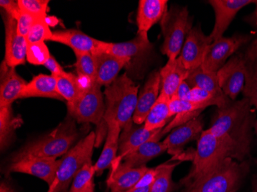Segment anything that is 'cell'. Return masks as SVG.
<instances>
[{"instance_id": "ba28073f", "label": "cell", "mask_w": 257, "mask_h": 192, "mask_svg": "<svg viewBox=\"0 0 257 192\" xmlns=\"http://www.w3.org/2000/svg\"><path fill=\"white\" fill-rule=\"evenodd\" d=\"M96 141V133L91 131L60 159L56 178L58 185L55 192H67L75 176L87 163L92 162Z\"/></svg>"}, {"instance_id": "ab89813d", "label": "cell", "mask_w": 257, "mask_h": 192, "mask_svg": "<svg viewBox=\"0 0 257 192\" xmlns=\"http://www.w3.org/2000/svg\"><path fill=\"white\" fill-rule=\"evenodd\" d=\"M37 18L40 17H34L27 12L21 11V14L17 20V30L19 34L27 38L32 26Z\"/></svg>"}, {"instance_id": "9c48e42d", "label": "cell", "mask_w": 257, "mask_h": 192, "mask_svg": "<svg viewBox=\"0 0 257 192\" xmlns=\"http://www.w3.org/2000/svg\"><path fill=\"white\" fill-rule=\"evenodd\" d=\"M249 40V37L247 36L236 35L227 38L223 37L213 42L208 49L200 67L205 72L217 73L226 64L227 59Z\"/></svg>"}, {"instance_id": "4316f807", "label": "cell", "mask_w": 257, "mask_h": 192, "mask_svg": "<svg viewBox=\"0 0 257 192\" xmlns=\"http://www.w3.org/2000/svg\"><path fill=\"white\" fill-rule=\"evenodd\" d=\"M243 57L245 84L242 95L257 109V39L248 47Z\"/></svg>"}, {"instance_id": "d6986e66", "label": "cell", "mask_w": 257, "mask_h": 192, "mask_svg": "<svg viewBox=\"0 0 257 192\" xmlns=\"http://www.w3.org/2000/svg\"><path fill=\"white\" fill-rule=\"evenodd\" d=\"M27 83L19 76L15 67L8 66L4 59L0 66V107L12 105L20 99Z\"/></svg>"}, {"instance_id": "603a6c76", "label": "cell", "mask_w": 257, "mask_h": 192, "mask_svg": "<svg viewBox=\"0 0 257 192\" xmlns=\"http://www.w3.org/2000/svg\"><path fill=\"white\" fill-rule=\"evenodd\" d=\"M167 11V0H140L137 10V33H148L152 27L161 22Z\"/></svg>"}, {"instance_id": "7c38bea8", "label": "cell", "mask_w": 257, "mask_h": 192, "mask_svg": "<svg viewBox=\"0 0 257 192\" xmlns=\"http://www.w3.org/2000/svg\"><path fill=\"white\" fill-rule=\"evenodd\" d=\"M163 128L154 131H148L144 128V125H137L134 121H131L122 128L119 141V150L117 158L112 164H118L128 154L137 151L144 143L154 139L162 134Z\"/></svg>"}, {"instance_id": "7402d4cb", "label": "cell", "mask_w": 257, "mask_h": 192, "mask_svg": "<svg viewBox=\"0 0 257 192\" xmlns=\"http://www.w3.org/2000/svg\"><path fill=\"white\" fill-rule=\"evenodd\" d=\"M108 177V187L111 192H123L131 190L140 181L149 167L147 166L132 168L124 165L122 162L112 164Z\"/></svg>"}, {"instance_id": "8fae6325", "label": "cell", "mask_w": 257, "mask_h": 192, "mask_svg": "<svg viewBox=\"0 0 257 192\" xmlns=\"http://www.w3.org/2000/svg\"><path fill=\"white\" fill-rule=\"evenodd\" d=\"M219 86L232 101L242 92L245 84V63L242 55L232 56L217 72Z\"/></svg>"}, {"instance_id": "f6af8a7d", "label": "cell", "mask_w": 257, "mask_h": 192, "mask_svg": "<svg viewBox=\"0 0 257 192\" xmlns=\"http://www.w3.org/2000/svg\"><path fill=\"white\" fill-rule=\"evenodd\" d=\"M45 20H46V23L48 24L50 27H56L58 23H59V21H60L56 17H51V16L49 15L46 16Z\"/></svg>"}, {"instance_id": "d6a6232c", "label": "cell", "mask_w": 257, "mask_h": 192, "mask_svg": "<svg viewBox=\"0 0 257 192\" xmlns=\"http://www.w3.org/2000/svg\"><path fill=\"white\" fill-rule=\"evenodd\" d=\"M170 99L160 93L158 99L152 107L144 122V128L148 131L160 129L170 122V114L169 108Z\"/></svg>"}, {"instance_id": "ee69618b", "label": "cell", "mask_w": 257, "mask_h": 192, "mask_svg": "<svg viewBox=\"0 0 257 192\" xmlns=\"http://www.w3.org/2000/svg\"><path fill=\"white\" fill-rule=\"evenodd\" d=\"M190 89H191V87L189 86V84L186 82V81L184 80L180 84L177 92L174 94L173 97L177 98V99H181V100H187Z\"/></svg>"}, {"instance_id": "52a82bcc", "label": "cell", "mask_w": 257, "mask_h": 192, "mask_svg": "<svg viewBox=\"0 0 257 192\" xmlns=\"http://www.w3.org/2000/svg\"><path fill=\"white\" fill-rule=\"evenodd\" d=\"M191 19L186 7L175 6L167 11L160 22L163 43L161 53L173 61L178 58L189 32L191 30Z\"/></svg>"}, {"instance_id": "681fc988", "label": "cell", "mask_w": 257, "mask_h": 192, "mask_svg": "<svg viewBox=\"0 0 257 192\" xmlns=\"http://www.w3.org/2000/svg\"><path fill=\"white\" fill-rule=\"evenodd\" d=\"M254 128H255V135H256L257 136V118L256 120H255V123H254Z\"/></svg>"}, {"instance_id": "bcb514c9", "label": "cell", "mask_w": 257, "mask_h": 192, "mask_svg": "<svg viewBox=\"0 0 257 192\" xmlns=\"http://www.w3.org/2000/svg\"><path fill=\"white\" fill-rule=\"evenodd\" d=\"M0 192H16L11 185L5 181H2L0 184Z\"/></svg>"}, {"instance_id": "9a60e30c", "label": "cell", "mask_w": 257, "mask_h": 192, "mask_svg": "<svg viewBox=\"0 0 257 192\" xmlns=\"http://www.w3.org/2000/svg\"><path fill=\"white\" fill-rule=\"evenodd\" d=\"M60 160L53 158H32L10 163L8 173L18 172L30 174L42 179L49 187L54 182Z\"/></svg>"}, {"instance_id": "5b68a950", "label": "cell", "mask_w": 257, "mask_h": 192, "mask_svg": "<svg viewBox=\"0 0 257 192\" xmlns=\"http://www.w3.org/2000/svg\"><path fill=\"white\" fill-rule=\"evenodd\" d=\"M68 113L79 123H92L97 127L96 145L99 147L102 138L107 135L108 125L104 119L106 104L104 103L101 86L92 84L81 97L72 105H67Z\"/></svg>"}, {"instance_id": "f1b7e54d", "label": "cell", "mask_w": 257, "mask_h": 192, "mask_svg": "<svg viewBox=\"0 0 257 192\" xmlns=\"http://www.w3.org/2000/svg\"><path fill=\"white\" fill-rule=\"evenodd\" d=\"M163 135H160L144 143V145H141L137 151L125 157L122 161V164L132 168L147 166L149 161L167 151L165 145H163V141H160Z\"/></svg>"}, {"instance_id": "e575fe53", "label": "cell", "mask_w": 257, "mask_h": 192, "mask_svg": "<svg viewBox=\"0 0 257 192\" xmlns=\"http://www.w3.org/2000/svg\"><path fill=\"white\" fill-rule=\"evenodd\" d=\"M78 76L86 79L90 83L96 82V69L92 53H75Z\"/></svg>"}, {"instance_id": "b9f144b4", "label": "cell", "mask_w": 257, "mask_h": 192, "mask_svg": "<svg viewBox=\"0 0 257 192\" xmlns=\"http://www.w3.org/2000/svg\"><path fill=\"white\" fill-rule=\"evenodd\" d=\"M0 7L4 12L7 14L14 17L17 20L19 16L21 14L20 6H19L18 1L14 0H1L0 1Z\"/></svg>"}, {"instance_id": "7a4b0ae2", "label": "cell", "mask_w": 257, "mask_h": 192, "mask_svg": "<svg viewBox=\"0 0 257 192\" xmlns=\"http://www.w3.org/2000/svg\"><path fill=\"white\" fill-rule=\"evenodd\" d=\"M79 137L74 118H66L50 134L30 141L13 155L12 162L32 158H53L64 156L73 148Z\"/></svg>"}, {"instance_id": "4dcf8cb0", "label": "cell", "mask_w": 257, "mask_h": 192, "mask_svg": "<svg viewBox=\"0 0 257 192\" xmlns=\"http://www.w3.org/2000/svg\"><path fill=\"white\" fill-rule=\"evenodd\" d=\"M56 77L57 80V92L66 101L67 105L75 103L87 88L92 85L86 79H82L66 72L63 76Z\"/></svg>"}, {"instance_id": "60d3db41", "label": "cell", "mask_w": 257, "mask_h": 192, "mask_svg": "<svg viewBox=\"0 0 257 192\" xmlns=\"http://www.w3.org/2000/svg\"><path fill=\"white\" fill-rule=\"evenodd\" d=\"M157 175V167H149L148 170L146 171L145 174L142 176V177L140 179V181L136 184L133 188L134 190L135 189L143 188V187H150L152 184H154L155 181L156 177Z\"/></svg>"}, {"instance_id": "7dc6e473", "label": "cell", "mask_w": 257, "mask_h": 192, "mask_svg": "<svg viewBox=\"0 0 257 192\" xmlns=\"http://www.w3.org/2000/svg\"><path fill=\"white\" fill-rule=\"evenodd\" d=\"M58 185V181L57 180H55L54 182H53V184H52L51 186H50L49 187L48 190H47V192H55L56 191V187H57Z\"/></svg>"}, {"instance_id": "8d00e7d4", "label": "cell", "mask_w": 257, "mask_h": 192, "mask_svg": "<svg viewBox=\"0 0 257 192\" xmlns=\"http://www.w3.org/2000/svg\"><path fill=\"white\" fill-rule=\"evenodd\" d=\"M45 18L40 17L34 22L27 37V43L50 41L53 37V32L50 30Z\"/></svg>"}, {"instance_id": "d590c367", "label": "cell", "mask_w": 257, "mask_h": 192, "mask_svg": "<svg viewBox=\"0 0 257 192\" xmlns=\"http://www.w3.org/2000/svg\"><path fill=\"white\" fill-rule=\"evenodd\" d=\"M95 174L96 170L94 165L92 162L87 163L75 176L69 192L86 191L89 184L93 181Z\"/></svg>"}, {"instance_id": "5bb4252c", "label": "cell", "mask_w": 257, "mask_h": 192, "mask_svg": "<svg viewBox=\"0 0 257 192\" xmlns=\"http://www.w3.org/2000/svg\"><path fill=\"white\" fill-rule=\"evenodd\" d=\"M153 49V45L148 38V33H137V37L131 41L124 43H106L99 41L95 51L104 52L126 59L132 63L133 60L147 56ZM94 51V52H95Z\"/></svg>"}, {"instance_id": "277c9868", "label": "cell", "mask_w": 257, "mask_h": 192, "mask_svg": "<svg viewBox=\"0 0 257 192\" xmlns=\"http://www.w3.org/2000/svg\"><path fill=\"white\" fill-rule=\"evenodd\" d=\"M140 86L124 73L105 87L106 112L104 119L115 120L121 128L133 120L138 101Z\"/></svg>"}, {"instance_id": "484cf974", "label": "cell", "mask_w": 257, "mask_h": 192, "mask_svg": "<svg viewBox=\"0 0 257 192\" xmlns=\"http://www.w3.org/2000/svg\"><path fill=\"white\" fill-rule=\"evenodd\" d=\"M160 72L161 78L160 93L170 99L177 92L180 84L186 80L190 71L185 68L181 59L178 57L173 61L168 60Z\"/></svg>"}, {"instance_id": "f907efd6", "label": "cell", "mask_w": 257, "mask_h": 192, "mask_svg": "<svg viewBox=\"0 0 257 192\" xmlns=\"http://www.w3.org/2000/svg\"><path fill=\"white\" fill-rule=\"evenodd\" d=\"M253 192H257V184H256V186H255V189H254Z\"/></svg>"}, {"instance_id": "4fadbf2b", "label": "cell", "mask_w": 257, "mask_h": 192, "mask_svg": "<svg viewBox=\"0 0 257 192\" xmlns=\"http://www.w3.org/2000/svg\"><path fill=\"white\" fill-rule=\"evenodd\" d=\"M5 26V60L8 66L16 67L26 63L27 55V40L17 30V21L14 17L3 13Z\"/></svg>"}, {"instance_id": "74e56055", "label": "cell", "mask_w": 257, "mask_h": 192, "mask_svg": "<svg viewBox=\"0 0 257 192\" xmlns=\"http://www.w3.org/2000/svg\"><path fill=\"white\" fill-rule=\"evenodd\" d=\"M51 54L44 42L27 43V60L36 66H44Z\"/></svg>"}, {"instance_id": "1f68e13d", "label": "cell", "mask_w": 257, "mask_h": 192, "mask_svg": "<svg viewBox=\"0 0 257 192\" xmlns=\"http://www.w3.org/2000/svg\"><path fill=\"white\" fill-rule=\"evenodd\" d=\"M23 120L16 116L12 105L0 107V148L7 150L13 144L16 137V131L21 126Z\"/></svg>"}, {"instance_id": "816d5d0a", "label": "cell", "mask_w": 257, "mask_h": 192, "mask_svg": "<svg viewBox=\"0 0 257 192\" xmlns=\"http://www.w3.org/2000/svg\"><path fill=\"white\" fill-rule=\"evenodd\" d=\"M256 23H257V12H256Z\"/></svg>"}, {"instance_id": "ffe728a7", "label": "cell", "mask_w": 257, "mask_h": 192, "mask_svg": "<svg viewBox=\"0 0 257 192\" xmlns=\"http://www.w3.org/2000/svg\"><path fill=\"white\" fill-rule=\"evenodd\" d=\"M160 71H154L149 75L144 88L138 96L137 107L133 116V121L137 125H143L152 107L158 99L160 94Z\"/></svg>"}, {"instance_id": "30bf717a", "label": "cell", "mask_w": 257, "mask_h": 192, "mask_svg": "<svg viewBox=\"0 0 257 192\" xmlns=\"http://www.w3.org/2000/svg\"><path fill=\"white\" fill-rule=\"evenodd\" d=\"M213 40L206 36L200 27H193L186 36L179 57L187 70L191 71L203 64L208 49Z\"/></svg>"}, {"instance_id": "2e32d148", "label": "cell", "mask_w": 257, "mask_h": 192, "mask_svg": "<svg viewBox=\"0 0 257 192\" xmlns=\"http://www.w3.org/2000/svg\"><path fill=\"white\" fill-rule=\"evenodd\" d=\"M208 3L215 13L214 27L209 35L213 42L223 37V33L241 9L251 4L257 5V1L252 0H209Z\"/></svg>"}, {"instance_id": "ac0fdd59", "label": "cell", "mask_w": 257, "mask_h": 192, "mask_svg": "<svg viewBox=\"0 0 257 192\" xmlns=\"http://www.w3.org/2000/svg\"><path fill=\"white\" fill-rule=\"evenodd\" d=\"M213 106L211 103L208 102H191V101L181 100L176 97L170 99L169 108H170V117L175 116L172 121L166 125L162 131L163 135L168 133L172 130L188 122L190 120L200 116L205 109L207 107Z\"/></svg>"}, {"instance_id": "e0dca14e", "label": "cell", "mask_w": 257, "mask_h": 192, "mask_svg": "<svg viewBox=\"0 0 257 192\" xmlns=\"http://www.w3.org/2000/svg\"><path fill=\"white\" fill-rule=\"evenodd\" d=\"M203 131V118L198 116L188 122L172 130L170 135L163 140L167 152L177 157L181 154L185 145L199 139Z\"/></svg>"}, {"instance_id": "c3c4849f", "label": "cell", "mask_w": 257, "mask_h": 192, "mask_svg": "<svg viewBox=\"0 0 257 192\" xmlns=\"http://www.w3.org/2000/svg\"><path fill=\"white\" fill-rule=\"evenodd\" d=\"M94 182H93V181H92V182H91V184H89V187H87V189H86V191L85 192H94Z\"/></svg>"}, {"instance_id": "7bdbcfd3", "label": "cell", "mask_w": 257, "mask_h": 192, "mask_svg": "<svg viewBox=\"0 0 257 192\" xmlns=\"http://www.w3.org/2000/svg\"><path fill=\"white\" fill-rule=\"evenodd\" d=\"M44 66L51 72L52 76H63L66 73L52 55L50 56L48 61L45 63Z\"/></svg>"}, {"instance_id": "f35d334b", "label": "cell", "mask_w": 257, "mask_h": 192, "mask_svg": "<svg viewBox=\"0 0 257 192\" xmlns=\"http://www.w3.org/2000/svg\"><path fill=\"white\" fill-rule=\"evenodd\" d=\"M49 3V0H18L21 11L43 18L47 16Z\"/></svg>"}, {"instance_id": "3957f363", "label": "cell", "mask_w": 257, "mask_h": 192, "mask_svg": "<svg viewBox=\"0 0 257 192\" xmlns=\"http://www.w3.org/2000/svg\"><path fill=\"white\" fill-rule=\"evenodd\" d=\"M247 170L245 161L225 158L187 186L186 192H236Z\"/></svg>"}, {"instance_id": "8992f818", "label": "cell", "mask_w": 257, "mask_h": 192, "mask_svg": "<svg viewBox=\"0 0 257 192\" xmlns=\"http://www.w3.org/2000/svg\"><path fill=\"white\" fill-rule=\"evenodd\" d=\"M226 158L236 160L232 148L224 141L216 138L209 129L205 130L198 139L193 166L190 173L182 179V184L187 187L205 171Z\"/></svg>"}, {"instance_id": "f546056e", "label": "cell", "mask_w": 257, "mask_h": 192, "mask_svg": "<svg viewBox=\"0 0 257 192\" xmlns=\"http://www.w3.org/2000/svg\"><path fill=\"white\" fill-rule=\"evenodd\" d=\"M186 81L190 87H198L204 89L213 94L216 99L222 102L229 103L232 101L221 89L218 80L217 73L205 72L201 67H199L189 72Z\"/></svg>"}, {"instance_id": "83f0119b", "label": "cell", "mask_w": 257, "mask_h": 192, "mask_svg": "<svg viewBox=\"0 0 257 192\" xmlns=\"http://www.w3.org/2000/svg\"><path fill=\"white\" fill-rule=\"evenodd\" d=\"M57 80L56 76L40 74L35 76L27 83L20 99L32 97L50 98L65 101L56 89Z\"/></svg>"}, {"instance_id": "cb8c5ba5", "label": "cell", "mask_w": 257, "mask_h": 192, "mask_svg": "<svg viewBox=\"0 0 257 192\" xmlns=\"http://www.w3.org/2000/svg\"><path fill=\"white\" fill-rule=\"evenodd\" d=\"M106 122L108 125L106 141L99 159L94 164L96 174L99 176L101 175L105 170L110 168L117 158L119 136L122 131V128L115 120L109 118L106 119Z\"/></svg>"}, {"instance_id": "6da1fadb", "label": "cell", "mask_w": 257, "mask_h": 192, "mask_svg": "<svg viewBox=\"0 0 257 192\" xmlns=\"http://www.w3.org/2000/svg\"><path fill=\"white\" fill-rule=\"evenodd\" d=\"M249 99L232 101L218 109L209 131L226 143L234 152L236 160L242 161L249 153L252 114Z\"/></svg>"}, {"instance_id": "d4e9b609", "label": "cell", "mask_w": 257, "mask_h": 192, "mask_svg": "<svg viewBox=\"0 0 257 192\" xmlns=\"http://www.w3.org/2000/svg\"><path fill=\"white\" fill-rule=\"evenodd\" d=\"M50 41L61 43L71 48L75 53H92L100 40L89 37L80 30H65L53 32Z\"/></svg>"}, {"instance_id": "44dd1931", "label": "cell", "mask_w": 257, "mask_h": 192, "mask_svg": "<svg viewBox=\"0 0 257 192\" xmlns=\"http://www.w3.org/2000/svg\"><path fill=\"white\" fill-rule=\"evenodd\" d=\"M92 55L96 65V82L101 87L109 86L118 77L122 68L131 64L126 59L104 52L95 51Z\"/></svg>"}, {"instance_id": "836d02e7", "label": "cell", "mask_w": 257, "mask_h": 192, "mask_svg": "<svg viewBox=\"0 0 257 192\" xmlns=\"http://www.w3.org/2000/svg\"><path fill=\"white\" fill-rule=\"evenodd\" d=\"M177 164L178 163H164L157 167V177L149 192L173 191L176 188V184L173 181L172 175Z\"/></svg>"}]
</instances>
